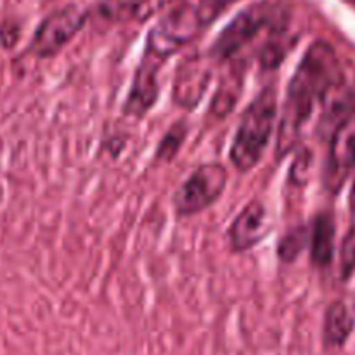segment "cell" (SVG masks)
Returning <instances> with one entry per match:
<instances>
[{
	"label": "cell",
	"instance_id": "cell-1",
	"mask_svg": "<svg viewBox=\"0 0 355 355\" xmlns=\"http://www.w3.org/2000/svg\"><path fill=\"white\" fill-rule=\"evenodd\" d=\"M338 82H342V73L331 45L326 42L312 44L298 64L288 89L286 106L277 134V149L281 155L297 144L314 106L319 101H324Z\"/></svg>",
	"mask_w": 355,
	"mask_h": 355
},
{
	"label": "cell",
	"instance_id": "cell-2",
	"mask_svg": "<svg viewBox=\"0 0 355 355\" xmlns=\"http://www.w3.org/2000/svg\"><path fill=\"white\" fill-rule=\"evenodd\" d=\"M277 99L272 87L259 94L243 113L231 148V159L241 172L255 168L274 132Z\"/></svg>",
	"mask_w": 355,
	"mask_h": 355
},
{
	"label": "cell",
	"instance_id": "cell-3",
	"mask_svg": "<svg viewBox=\"0 0 355 355\" xmlns=\"http://www.w3.org/2000/svg\"><path fill=\"white\" fill-rule=\"evenodd\" d=\"M272 23H276V9L272 6L263 2L248 7L222 31L220 37L215 40L211 54L220 61L234 59Z\"/></svg>",
	"mask_w": 355,
	"mask_h": 355
},
{
	"label": "cell",
	"instance_id": "cell-4",
	"mask_svg": "<svg viewBox=\"0 0 355 355\" xmlns=\"http://www.w3.org/2000/svg\"><path fill=\"white\" fill-rule=\"evenodd\" d=\"M227 184V172L218 163L201 165L177 189L173 205L179 215H193L211 207L222 196Z\"/></svg>",
	"mask_w": 355,
	"mask_h": 355
},
{
	"label": "cell",
	"instance_id": "cell-5",
	"mask_svg": "<svg viewBox=\"0 0 355 355\" xmlns=\"http://www.w3.org/2000/svg\"><path fill=\"white\" fill-rule=\"evenodd\" d=\"M85 23V12L76 6L62 7L42 21L35 31L31 51L40 58H51L61 51Z\"/></svg>",
	"mask_w": 355,
	"mask_h": 355
},
{
	"label": "cell",
	"instance_id": "cell-6",
	"mask_svg": "<svg viewBox=\"0 0 355 355\" xmlns=\"http://www.w3.org/2000/svg\"><path fill=\"white\" fill-rule=\"evenodd\" d=\"M355 166V118L338 125L331 137L326 182L333 191H338L349 179Z\"/></svg>",
	"mask_w": 355,
	"mask_h": 355
},
{
	"label": "cell",
	"instance_id": "cell-7",
	"mask_svg": "<svg viewBox=\"0 0 355 355\" xmlns=\"http://www.w3.org/2000/svg\"><path fill=\"white\" fill-rule=\"evenodd\" d=\"M269 229L270 220L267 208L260 201H252L243 208L241 214L232 222L231 231H229V241H231L232 250L236 252L252 250L266 238Z\"/></svg>",
	"mask_w": 355,
	"mask_h": 355
},
{
	"label": "cell",
	"instance_id": "cell-8",
	"mask_svg": "<svg viewBox=\"0 0 355 355\" xmlns=\"http://www.w3.org/2000/svg\"><path fill=\"white\" fill-rule=\"evenodd\" d=\"M162 62L156 59L144 55L137 73H135L134 83H132L130 94L127 101V113L141 116L149 107L155 104L158 97V69Z\"/></svg>",
	"mask_w": 355,
	"mask_h": 355
},
{
	"label": "cell",
	"instance_id": "cell-9",
	"mask_svg": "<svg viewBox=\"0 0 355 355\" xmlns=\"http://www.w3.org/2000/svg\"><path fill=\"white\" fill-rule=\"evenodd\" d=\"M208 80H210V73L207 66H200L198 62L191 61L189 64L182 66L180 75H177L173 97L182 106H194L203 96Z\"/></svg>",
	"mask_w": 355,
	"mask_h": 355
},
{
	"label": "cell",
	"instance_id": "cell-10",
	"mask_svg": "<svg viewBox=\"0 0 355 355\" xmlns=\"http://www.w3.org/2000/svg\"><path fill=\"white\" fill-rule=\"evenodd\" d=\"M312 260L318 266H328L335 248V225L326 215L315 218L314 231H312Z\"/></svg>",
	"mask_w": 355,
	"mask_h": 355
},
{
	"label": "cell",
	"instance_id": "cell-11",
	"mask_svg": "<svg viewBox=\"0 0 355 355\" xmlns=\"http://www.w3.org/2000/svg\"><path fill=\"white\" fill-rule=\"evenodd\" d=\"M354 328V315L350 309L342 302H336L328 309L324 322L326 342L331 345H342L349 338Z\"/></svg>",
	"mask_w": 355,
	"mask_h": 355
},
{
	"label": "cell",
	"instance_id": "cell-12",
	"mask_svg": "<svg viewBox=\"0 0 355 355\" xmlns=\"http://www.w3.org/2000/svg\"><path fill=\"white\" fill-rule=\"evenodd\" d=\"M355 266V238H350L345 245V252H343V267H354Z\"/></svg>",
	"mask_w": 355,
	"mask_h": 355
}]
</instances>
